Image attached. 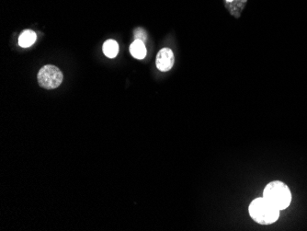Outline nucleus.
Segmentation results:
<instances>
[{
    "mask_svg": "<svg viewBox=\"0 0 307 231\" xmlns=\"http://www.w3.org/2000/svg\"><path fill=\"white\" fill-rule=\"evenodd\" d=\"M102 50L107 57L114 58L119 52V46H118L117 42L114 40L106 41L102 47Z\"/></svg>",
    "mask_w": 307,
    "mask_h": 231,
    "instance_id": "obj_7",
    "label": "nucleus"
},
{
    "mask_svg": "<svg viewBox=\"0 0 307 231\" xmlns=\"http://www.w3.org/2000/svg\"><path fill=\"white\" fill-rule=\"evenodd\" d=\"M263 197L281 211L286 209L291 204L292 193L285 184L274 181L265 187Z\"/></svg>",
    "mask_w": 307,
    "mask_h": 231,
    "instance_id": "obj_2",
    "label": "nucleus"
},
{
    "mask_svg": "<svg viewBox=\"0 0 307 231\" xmlns=\"http://www.w3.org/2000/svg\"><path fill=\"white\" fill-rule=\"evenodd\" d=\"M227 2H232V1H234V0H226Z\"/></svg>",
    "mask_w": 307,
    "mask_h": 231,
    "instance_id": "obj_9",
    "label": "nucleus"
},
{
    "mask_svg": "<svg viewBox=\"0 0 307 231\" xmlns=\"http://www.w3.org/2000/svg\"><path fill=\"white\" fill-rule=\"evenodd\" d=\"M37 38L36 33L31 30H25L19 37V45L23 48L32 46Z\"/></svg>",
    "mask_w": 307,
    "mask_h": 231,
    "instance_id": "obj_6",
    "label": "nucleus"
},
{
    "mask_svg": "<svg viewBox=\"0 0 307 231\" xmlns=\"http://www.w3.org/2000/svg\"><path fill=\"white\" fill-rule=\"evenodd\" d=\"M134 38H135V40H140L143 41V42H145V41L147 40V34L145 33V31H144V29H142V28H137L135 31H134Z\"/></svg>",
    "mask_w": 307,
    "mask_h": 231,
    "instance_id": "obj_8",
    "label": "nucleus"
},
{
    "mask_svg": "<svg viewBox=\"0 0 307 231\" xmlns=\"http://www.w3.org/2000/svg\"><path fill=\"white\" fill-rule=\"evenodd\" d=\"M40 86L46 90H53L58 88L63 82V73L57 66L47 65L40 69L38 76Z\"/></svg>",
    "mask_w": 307,
    "mask_h": 231,
    "instance_id": "obj_3",
    "label": "nucleus"
},
{
    "mask_svg": "<svg viewBox=\"0 0 307 231\" xmlns=\"http://www.w3.org/2000/svg\"><path fill=\"white\" fill-rule=\"evenodd\" d=\"M174 62H175L174 54L170 48H163L157 53L156 63L158 70L162 72L170 71L173 67Z\"/></svg>",
    "mask_w": 307,
    "mask_h": 231,
    "instance_id": "obj_4",
    "label": "nucleus"
},
{
    "mask_svg": "<svg viewBox=\"0 0 307 231\" xmlns=\"http://www.w3.org/2000/svg\"><path fill=\"white\" fill-rule=\"evenodd\" d=\"M130 53L132 55L138 60L144 59L146 56V47L144 46L143 41L135 40L130 46Z\"/></svg>",
    "mask_w": 307,
    "mask_h": 231,
    "instance_id": "obj_5",
    "label": "nucleus"
},
{
    "mask_svg": "<svg viewBox=\"0 0 307 231\" xmlns=\"http://www.w3.org/2000/svg\"><path fill=\"white\" fill-rule=\"evenodd\" d=\"M249 210L250 217L259 224H272L280 217V210L264 197L253 200L249 205Z\"/></svg>",
    "mask_w": 307,
    "mask_h": 231,
    "instance_id": "obj_1",
    "label": "nucleus"
}]
</instances>
